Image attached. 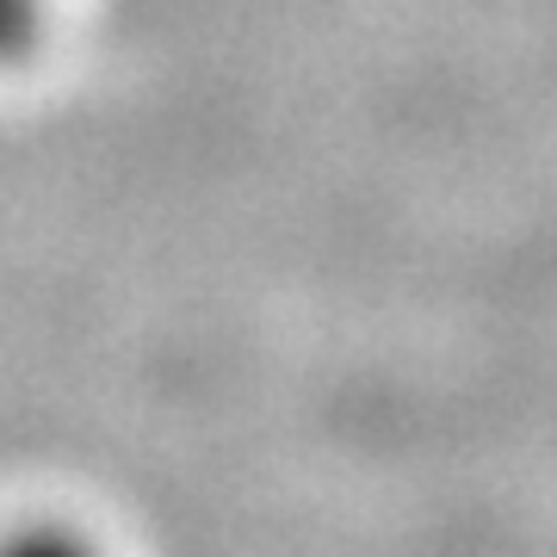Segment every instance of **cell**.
I'll return each instance as SVG.
<instances>
[{"mask_svg":"<svg viewBox=\"0 0 557 557\" xmlns=\"http://www.w3.org/2000/svg\"><path fill=\"white\" fill-rule=\"evenodd\" d=\"M50 38V0H0V75L25 69Z\"/></svg>","mask_w":557,"mask_h":557,"instance_id":"obj_1","label":"cell"},{"mask_svg":"<svg viewBox=\"0 0 557 557\" xmlns=\"http://www.w3.org/2000/svg\"><path fill=\"white\" fill-rule=\"evenodd\" d=\"M0 557H100V552L81 533H69V527H25V533H13L0 545Z\"/></svg>","mask_w":557,"mask_h":557,"instance_id":"obj_2","label":"cell"}]
</instances>
